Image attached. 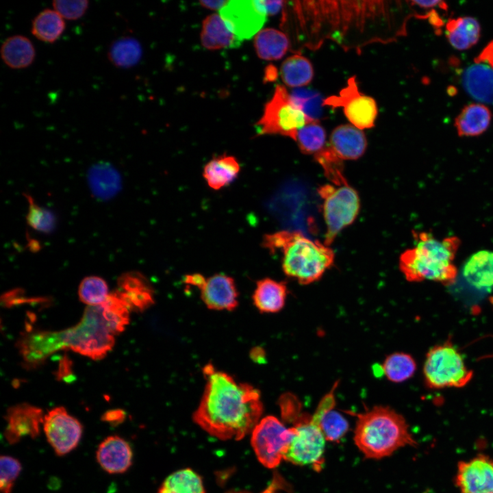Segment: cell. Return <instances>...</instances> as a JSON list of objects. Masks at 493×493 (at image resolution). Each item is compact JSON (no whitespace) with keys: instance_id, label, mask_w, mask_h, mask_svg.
Instances as JSON below:
<instances>
[{"instance_id":"obj_52","label":"cell","mask_w":493,"mask_h":493,"mask_svg":"<svg viewBox=\"0 0 493 493\" xmlns=\"http://www.w3.org/2000/svg\"><path fill=\"white\" fill-rule=\"evenodd\" d=\"M277 71L274 67L268 66L266 71L265 79L268 81L274 80L277 77Z\"/></svg>"},{"instance_id":"obj_14","label":"cell","mask_w":493,"mask_h":493,"mask_svg":"<svg viewBox=\"0 0 493 493\" xmlns=\"http://www.w3.org/2000/svg\"><path fill=\"white\" fill-rule=\"evenodd\" d=\"M227 28L240 40L255 36L264 25L267 14L261 1L232 0L220 10Z\"/></svg>"},{"instance_id":"obj_40","label":"cell","mask_w":493,"mask_h":493,"mask_svg":"<svg viewBox=\"0 0 493 493\" xmlns=\"http://www.w3.org/2000/svg\"><path fill=\"white\" fill-rule=\"evenodd\" d=\"M78 294L80 301L88 306L99 305L108 298V286L101 277L88 276L80 283Z\"/></svg>"},{"instance_id":"obj_34","label":"cell","mask_w":493,"mask_h":493,"mask_svg":"<svg viewBox=\"0 0 493 493\" xmlns=\"http://www.w3.org/2000/svg\"><path fill=\"white\" fill-rule=\"evenodd\" d=\"M100 305L102 317L114 335L125 330L129 323V309L115 291L109 294L106 300Z\"/></svg>"},{"instance_id":"obj_28","label":"cell","mask_w":493,"mask_h":493,"mask_svg":"<svg viewBox=\"0 0 493 493\" xmlns=\"http://www.w3.org/2000/svg\"><path fill=\"white\" fill-rule=\"evenodd\" d=\"M286 295L287 287L284 282L266 278L257 283L253 300L260 312L275 313L283 307Z\"/></svg>"},{"instance_id":"obj_36","label":"cell","mask_w":493,"mask_h":493,"mask_svg":"<svg viewBox=\"0 0 493 493\" xmlns=\"http://www.w3.org/2000/svg\"><path fill=\"white\" fill-rule=\"evenodd\" d=\"M142 56V48L134 38L124 36L114 40L108 51L110 62L116 67L130 68L136 65Z\"/></svg>"},{"instance_id":"obj_7","label":"cell","mask_w":493,"mask_h":493,"mask_svg":"<svg viewBox=\"0 0 493 493\" xmlns=\"http://www.w3.org/2000/svg\"><path fill=\"white\" fill-rule=\"evenodd\" d=\"M66 331L67 349L94 360L106 356L114 345L99 305L86 307L80 322Z\"/></svg>"},{"instance_id":"obj_12","label":"cell","mask_w":493,"mask_h":493,"mask_svg":"<svg viewBox=\"0 0 493 493\" xmlns=\"http://www.w3.org/2000/svg\"><path fill=\"white\" fill-rule=\"evenodd\" d=\"M323 106L332 108H343L344 113L353 125L359 129L371 128L375 125L378 109L375 99L358 90L356 77H350L347 86L338 95H332L323 101Z\"/></svg>"},{"instance_id":"obj_29","label":"cell","mask_w":493,"mask_h":493,"mask_svg":"<svg viewBox=\"0 0 493 493\" xmlns=\"http://www.w3.org/2000/svg\"><path fill=\"white\" fill-rule=\"evenodd\" d=\"M290 40L282 31L274 28L260 30L254 38L257 56L264 60L281 59L290 48Z\"/></svg>"},{"instance_id":"obj_25","label":"cell","mask_w":493,"mask_h":493,"mask_svg":"<svg viewBox=\"0 0 493 493\" xmlns=\"http://www.w3.org/2000/svg\"><path fill=\"white\" fill-rule=\"evenodd\" d=\"M445 35L454 49L467 50L479 41L481 26L478 21L472 16L450 18L445 25Z\"/></svg>"},{"instance_id":"obj_35","label":"cell","mask_w":493,"mask_h":493,"mask_svg":"<svg viewBox=\"0 0 493 493\" xmlns=\"http://www.w3.org/2000/svg\"><path fill=\"white\" fill-rule=\"evenodd\" d=\"M89 184L92 192L103 199L114 196L120 188V177L109 164L94 166L89 173Z\"/></svg>"},{"instance_id":"obj_30","label":"cell","mask_w":493,"mask_h":493,"mask_svg":"<svg viewBox=\"0 0 493 493\" xmlns=\"http://www.w3.org/2000/svg\"><path fill=\"white\" fill-rule=\"evenodd\" d=\"M240 169L239 163L234 157L222 155L205 166L203 177L210 188L218 190L234 180Z\"/></svg>"},{"instance_id":"obj_15","label":"cell","mask_w":493,"mask_h":493,"mask_svg":"<svg viewBox=\"0 0 493 493\" xmlns=\"http://www.w3.org/2000/svg\"><path fill=\"white\" fill-rule=\"evenodd\" d=\"M16 347L25 366L34 368L55 352L67 349L66 331H29L21 336Z\"/></svg>"},{"instance_id":"obj_10","label":"cell","mask_w":493,"mask_h":493,"mask_svg":"<svg viewBox=\"0 0 493 493\" xmlns=\"http://www.w3.org/2000/svg\"><path fill=\"white\" fill-rule=\"evenodd\" d=\"M293 421V435L283 460L319 470L323 464L326 442L321 429L307 414H299Z\"/></svg>"},{"instance_id":"obj_32","label":"cell","mask_w":493,"mask_h":493,"mask_svg":"<svg viewBox=\"0 0 493 493\" xmlns=\"http://www.w3.org/2000/svg\"><path fill=\"white\" fill-rule=\"evenodd\" d=\"M280 76L290 88H300L309 84L314 77L313 66L305 57L294 54L281 64Z\"/></svg>"},{"instance_id":"obj_2","label":"cell","mask_w":493,"mask_h":493,"mask_svg":"<svg viewBox=\"0 0 493 493\" xmlns=\"http://www.w3.org/2000/svg\"><path fill=\"white\" fill-rule=\"evenodd\" d=\"M400 1H337L331 39L344 49H359L372 42L386 43L405 33L399 22Z\"/></svg>"},{"instance_id":"obj_42","label":"cell","mask_w":493,"mask_h":493,"mask_svg":"<svg viewBox=\"0 0 493 493\" xmlns=\"http://www.w3.org/2000/svg\"><path fill=\"white\" fill-rule=\"evenodd\" d=\"M29 203L27 214V224L40 232L49 233L55 227V216L48 209L38 205L29 194H25Z\"/></svg>"},{"instance_id":"obj_24","label":"cell","mask_w":493,"mask_h":493,"mask_svg":"<svg viewBox=\"0 0 493 493\" xmlns=\"http://www.w3.org/2000/svg\"><path fill=\"white\" fill-rule=\"evenodd\" d=\"M201 41L202 45L209 50L236 48L242 42L227 28L221 16L217 14H212L203 20Z\"/></svg>"},{"instance_id":"obj_37","label":"cell","mask_w":493,"mask_h":493,"mask_svg":"<svg viewBox=\"0 0 493 493\" xmlns=\"http://www.w3.org/2000/svg\"><path fill=\"white\" fill-rule=\"evenodd\" d=\"M383 372L388 380L401 383L411 378L416 370V364L412 355L396 352L388 355L382 365Z\"/></svg>"},{"instance_id":"obj_39","label":"cell","mask_w":493,"mask_h":493,"mask_svg":"<svg viewBox=\"0 0 493 493\" xmlns=\"http://www.w3.org/2000/svg\"><path fill=\"white\" fill-rule=\"evenodd\" d=\"M314 156L323 168L325 176L333 184L340 186L348 184L343 173V160L338 156L329 144H326Z\"/></svg>"},{"instance_id":"obj_3","label":"cell","mask_w":493,"mask_h":493,"mask_svg":"<svg viewBox=\"0 0 493 493\" xmlns=\"http://www.w3.org/2000/svg\"><path fill=\"white\" fill-rule=\"evenodd\" d=\"M415 246L403 252L399 268L411 282L430 280L444 286L455 283L457 268L453 261L460 246V239L450 236L442 240L426 231H414Z\"/></svg>"},{"instance_id":"obj_38","label":"cell","mask_w":493,"mask_h":493,"mask_svg":"<svg viewBox=\"0 0 493 493\" xmlns=\"http://www.w3.org/2000/svg\"><path fill=\"white\" fill-rule=\"evenodd\" d=\"M326 132L318 121H314L299 129L295 142L303 153L314 154L326 144Z\"/></svg>"},{"instance_id":"obj_11","label":"cell","mask_w":493,"mask_h":493,"mask_svg":"<svg viewBox=\"0 0 493 493\" xmlns=\"http://www.w3.org/2000/svg\"><path fill=\"white\" fill-rule=\"evenodd\" d=\"M293 435L277 417L261 418L251 432V443L258 461L268 468H275L284 459Z\"/></svg>"},{"instance_id":"obj_47","label":"cell","mask_w":493,"mask_h":493,"mask_svg":"<svg viewBox=\"0 0 493 493\" xmlns=\"http://www.w3.org/2000/svg\"><path fill=\"white\" fill-rule=\"evenodd\" d=\"M126 418V412L121 409H113L106 411L101 416V420L116 427L123 423Z\"/></svg>"},{"instance_id":"obj_48","label":"cell","mask_w":493,"mask_h":493,"mask_svg":"<svg viewBox=\"0 0 493 493\" xmlns=\"http://www.w3.org/2000/svg\"><path fill=\"white\" fill-rule=\"evenodd\" d=\"M268 16H273L277 14L285 5L283 1H261Z\"/></svg>"},{"instance_id":"obj_4","label":"cell","mask_w":493,"mask_h":493,"mask_svg":"<svg viewBox=\"0 0 493 493\" xmlns=\"http://www.w3.org/2000/svg\"><path fill=\"white\" fill-rule=\"evenodd\" d=\"M263 246L271 253H282L284 273L307 285L321 278L333 264L335 253L330 246L314 241L298 231H279L264 236Z\"/></svg>"},{"instance_id":"obj_21","label":"cell","mask_w":493,"mask_h":493,"mask_svg":"<svg viewBox=\"0 0 493 493\" xmlns=\"http://www.w3.org/2000/svg\"><path fill=\"white\" fill-rule=\"evenodd\" d=\"M115 292L133 312H143L154 301L150 284L142 275L138 273L121 275Z\"/></svg>"},{"instance_id":"obj_16","label":"cell","mask_w":493,"mask_h":493,"mask_svg":"<svg viewBox=\"0 0 493 493\" xmlns=\"http://www.w3.org/2000/svg\"><path fill=\"white\" fill-rule=\"evenodd\" d=\"M462 81L467 93L479 103H493V40L465 69Z\"/></svg>"},{"instance_id":"obj_1","label":"cell","mask_w":493,"mask_h":493,"mask_svg":"<svg viewBox=\"0 0 493 493\" xmlns=\"http://www.w3.org/2000/svg\"><path fill=\"white\" fill-rule=\"evenodd\" d=\"M203 371L206 385L193 414L194 422L219 440L242 439L261 420L263 404L259 390L236 381L211 364Z\"/></svg>"},{"instance_id":"obj_31","label":"cell","mask_w":493,"mask_h":493,"mask_svg":"<svg viewBox=\"0 0 493 493\" xmlns=\"http://www.w3.org/2000/svg\"><path fill=\"white\" fill-rule=\"evenodd\" d=\"M64 19L54 10L46 8L32 20L31 32L37 39L55 42L65 29Z\"/></svg>"},{"instance_id":"obj_43","label":"cell","mask_w":493,"mask_h":493,"mask_svg":"<svg viewBox=\"0 0 493 493\" xmlns=\"http://www.w3.org/2000/svg\"><path fill=\"white\" fill-rule=\"evenodd\" d=\"M0 470L1 492L11 493L14 482L21 472V464L12 456L2 455L0 457Z\"/></svg>"},{"instance_id":"obj_6","label":"cell","mask_w":493,"mask_h":493,"mask_svg":"<svg viewBox=\"0 0 493 493\" xmlns=\"http://www.w3.org/2000/svg\"><path fill=\"white\" fill-rule=\"evenodd\" d=\"M472 375L451 340L433 346L427 353L423 376L430 389L462 388L470 382Z\"/></svg>"},{"instance_id":"obj_33","label":"cell","mask_w":493,"mask_h":493,"mask_svg":"<svg viewBox=\"0 0 493 493\" xmlns=\"http://www.w3.org/2000/svg\"><path fill=\"white\" fill-rule=\"evenodd\" d=\"M157 493H205V490L201 476L190 468H184L168 476Z\"/></svg>"},{"instance_id":"obj_17","label":"cell","mask_w":493,"mask_h":493,"mask_svg":"<svg viewBox=\"0 0 493 493\" xmlns=\"http://www.w3.org/2000/svg\"><path fill=\"white\" fill-rule=\"evenodd\" d=\"M454 482L460 493H493V457L479 454L459 461Z\"/></svg>"},{"instance_id":"obj_51","label":"cell","mask_w":493,"mask_h":493,"mask_svg":"<svg viewBox=\"0 0 493 493\" xmlns=\"http://www.w3.org/2000/svg\"><path fill=\"white\" fill-rule=\"evenodd\" d=\"M251 356L253 360L257 362H263L265 359L263 350L259 347H256L252 350Z\"/></svg>"},{"instance_id":"obj_23","label":"cell","mask_w":493,"mask_h":493,"mask_svg":"<svg viewBox=\"0 0 493 493\" xmlns=\"http://www.w3.org/2000/svg\"><path fill=\"white\" fill-rule=\"evenodd\" d=\"M490 108L482 103L466 105L455 119V127L459 136L474 137L483 134L492 121Z\"/></svg>"},{"instance_id":"obj_18","label":"cell","mask_w":493,"mask_h":493,"mask_svg":"<svg viewBox=\"0 0 493 493\" xmlns=\"http://www.w3.org/2000/svg\"><path fill=\"white\" fill-rule=\"evenodd\" d=\"M42 410L35 405L23 403L9 407L5 416L6 427L4 436L10 444L18 443L21 438H37L43 425Z\"/></svg>"},{"instance_id":"obj_44","label":"cell","mask_w":493,"mask_h":493,"mask_svg":"<svg viewBox=\"0 0 493 493\" xmlns=\"http://www.w3.org/2000/svg\"><path fill=\"white\" fill-rule=\"evenodd\" d=\"M89 1L87 0H54V9L64 19L77 20L86 13Z\"/></svg>"},{"instance_id":"obj_50","label":"cell","mask_w":493,"mask_h":493,"mask_svg":"<svg viewBox=\"0 0 493 493\" xmlns=\"http://www.w3.org/2000/svg\"><path fill=\"white\" fill-rule=\"evenodd\" d=\"M229 1H223V0H214V1H200V4L201 6L210 9V10H220L223 7H224Z\"/></svg>"},{"instance_id":"obj_19","label":"cell","mask_w":493,"mask_h":493,"mask_svg":"<svg viewBox=\"0 0 493 493\" xmlns=\"http://www.w3.org/2000/svg\"><path fill=\"white\" fill-rule=\"evenodd\" d=\"M205 305L214 310H232L238 305V291L233 279L223 274L205 279L198 288Z\"/></svg>"},{"instance_id":"obj_49","label":"cell","mask_w":493,"mask_h":493,"mask_svg":"<svg viewBox=\"0 0 493 493\" xmlns=\"http://www.w3.org/2000/svg\"><path fill=\"white\" fill-rule=\"evenodd\" d=\"M412 5H417L422 8L429 9L440 8L446 10L447 5L442 1H412L409 2Z\"/></svg>"},{"instance_id":"obj_45","label":"cell","mask_w":493,"mask_h":493,"mask_svg":"<svg viewBox=\"0 0 493 493\" xmlns=\"http://www.w3.org/2000/svg\"><path fill=\"white\" fill-rule=\"evenodd\" d=\"M294 102L312 119L318 121L319 99L317 94L294 90L290 94Z\"/></svg>"},{"instance_id":"obj_5","label":"cell","mask_w":493,"mask_h":493,"mask_svg":"<svg viewBox=\"0 0 493 493\" xmlns=\"http://www.w3.org/2000/svg\"><path fill=\"white\" fill-rule=\"evenodd\" d=\"M354 415V442L368 459H382L401 448L418 444L405 418L390 407L375 406Z\"/></svg>"},{"instance_id":"obj_20","label":"cell","mask_w":493,"mask_h":493,"mask_svg":"<svg viewBox=\"0 0 493 493\" xmlns=\"http://www.w3.org/2000/svg\"><path fill=\"white\" fill-rule=\"evenodd\" d=\"M96 459L106 472L122 474L132 464L133 451L125 439L116 435H110L98 446Z\"/></svg>"},{"instance_id":"obj_27","label":"cell","mask_w":493,"mask_h":493,"mask_svg":"<svg viewBox=\"0 0 493 493\" xmlns=\"http://www.w3.org/2000/svg\"><path fill=\"white\" fill-rule=\"evenodd\" d=\"M1 56L5 64L10 68L21 69L33 63L36 51L28 38L23 35H13L3 42Z\"/></svg>"},{"instance_id":"obj_8","label":"cell","mask_w":493,"mask_h":493,"mask_svg":"<svg viewBox=\"0 0 493 493\" xmlns=\"http://www.w3.org/2000/svg\"><path fill=\"white\" fill-rule=\"evenodd\" d=\"M314 121L294 102L284 86L277 85L256 126L259 135L278 134L295 141L299 129Z\"/></svg>"},{"instance_id":"obj_46","label":"cell","mask_w":493,"mask_h":493,"mask_svg":"<svg viewBox=\"0 0 493 493\" xmlns=\"http://www.w3.org/2000/svg\"><path fill=\"white\" fill-rule=\"evenodd\" d=\"M55 377L60 381L71 382L74 378L72 362L67 355H64L59 362Z\"/></svg>"},{"instance_id":"obj_41","label":"cell","mask_w":493,"mask_h":493,"mask_svg":"<svg viewBox=\"0 0 493 493\" xmlns=\"http://www.w3.org/2000/svg\"><path fill=\"white\" fill-rule=\"evenodd\" d=\"M321 429L326 440L339 442L349 431L346 419L334 409L324 413L315 422Z\"/></svg>"},{"instance_id":"obj_9","label":"cell","mask_w":493,"mask_h":493,"mask_svg":"<svg viewBox=\"0 0 493 493\" xmlns=\"http://www.w3.org/2000/svg\"><path fill=\"white\" fill-rule=\"evenodd\" d=\"M318 193L323 200V216L326 224L324 244L329 246L338 234L352 224L357 216L360 201L356 190L349 184L340 186L324 184Z\"/></svg>"},{"instance_id":"obj_26","label":"cell","mask_w":493,"mask_h":493,"mask_svg":"<svg viewBox=\"0 0 493 493\" xmlns=\"http://www.w3.org/2000/svg\"><path fill=\"white\" fill-rule=\"evenodd\" d=\"M462 274L468 283L477 288L493 286V251L481 250L466 262Z\"/></svg>"},{"instance_id":"obj_13","label":"cell","mask_w":493,"mask_h":493,"mask_svg":"<svg viewBox=\"0 0 493 493\" xmlns=\"http://www.w3.org/2000/svg\"><path fill=\"white\" fill-rule=\"evenodd\" d=\"M42 427L48 443L59 456L74 450L83 434V425L79 420L62 406L45 414Z\"/></svg>"},{"instance_id":"obj_22","label":"cell","mask_w":493,"mask_h":493,"mask_svg":"<svg viewBox=\"0 0 493 493\" xmlns=\"http://www.w3.org/2000/svg\"><path fill=\"white\" fill-rule=\"evenodd\" d=\"M329 145L342 160H357L365 152L367 140L364 133L353 125L336 127L330 136Z\"/></svg>"}]
</instances>
